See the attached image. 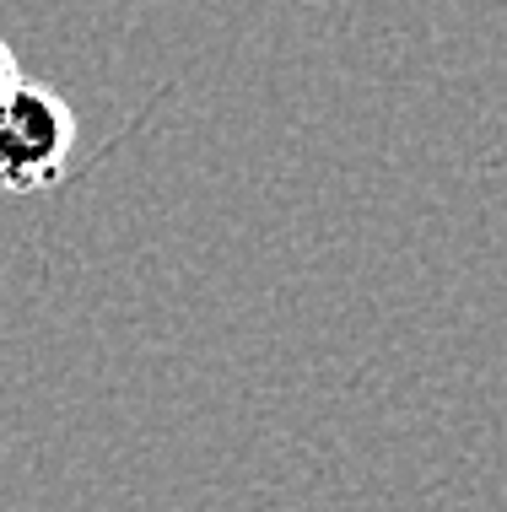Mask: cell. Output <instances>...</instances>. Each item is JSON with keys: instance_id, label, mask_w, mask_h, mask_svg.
I'll return each mask as SVG.
<instances>
[{"instance_id": "6da1fadb", "label": "cell", "mask_w": 507, "mask_h": 512, "mask_svg": "<svg viewBox=\"0 0 507 512\" xmlns=\"http://www.w3.org/2000/svg\"><path fill=\"white\" fill-rule=\"evenodd\" d=\"M76 151V108L49 81H11L0 98V195H44Z\"/></svg>"}, {"instance_id": "7a4b0ae2", "label": "cell", "mask_w": 507, "mask_h": 512, "mask_svg": "<svg viewBox=\"0 0 507 512\" xmlns=\"http://www.w3.org/2000/svg\"><path fill=\"white\" fill-rule=\"evenodd\" d=\"M11 81H17V60H11L6 38H0V98H6V92H11Z\"/></svg>"}]
</instances>
